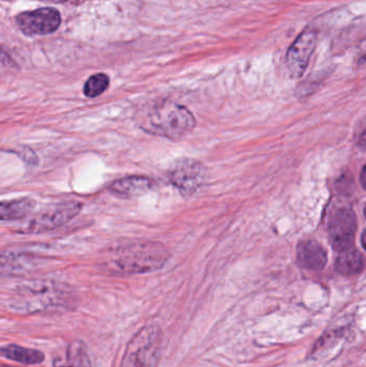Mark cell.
Instances as JSON below:
<instances>
[{
  "mask_svg": "<svg viewBox=\"0 0 366 367\" xmlns=\"http://www.w3.org/2000/svg\"><path fill=\"white\" fill-rule=\"evenodd\" d=\"M17 26L25 35H49L54 33L60 25V15L53 8L21 13L17 17Z\"/></svg>",
  "mask_w": 366,
  "mask_h": 367,
  "instance_id": "cell-8",
  "label": "cell"
},
{
  "mask_svg": "<svg viewBox=\"0 0 366 367\" xmlns=\"http://www.w3.org/2000/svg\"><path fill=\"white\" fill-rule=\"evenodd\" d=\"M168 257V250L159 243H131L112 251L104 268L115 275L143 274L163 268Z\"/></svg>",
  "mask_w": 366,
  "mask_h": 367,
  "instance_id": "cell-2",
  "label": "cell"
},
{
  "mask_svg": "<svg viewBox=\"0 0 366 367\" xmlns=\"http://www.w3.org/2000/svg\"><path fill=\"white\" fill-rule=\"evenodd\" d=\"M206 169L194 159H183L169 172V180L184 196L194 194L206 180Z\"/></svg>",
  "mask_w": 366,
  "mask_h": 367,
  "instance_id": "cell-7",
  "label": "cell"
},
{
  "mask_svg": "<svg viewBox=\"0 0 366 367\" xmlns=\"http://www.w3.org/2000/svg\"><path fill=\"white\" fill-rule=\"evenodd\" d=\"M67 293L54 282L37 280L17 287L10 298V309L21 315L44 313L63 307Z\"/></svg>",
  "mask_w": 366,
  "mask_h": 367,
  "instance_id": "cell-3",
  "label": "cell"
},
{
  "mask_svg": "<svg viewBox=\"0 0 366 367\" xmlns=\"http://www.w3.org/2000/svg\"><path fill=\"white\" fill-rule=\"evenodd\" d=\"M52 364L53 367H92L86 343L78 339L67 343L55 352Z\"/></svg>",
  "mask_w": 366,
  "mask_h": 367,
  "instance_id": "cell-11",
  "label": "cell"
},
{
  "mask_svg": "<svg viewBox=\"0 0 366 367\" xmlns=\"http://www.w3.org/2000/svg\"><path fill=\"white\" fill-rule=\"evenodd\" d=\"M297 259L302 268L310 271H319L326 266L328 255L324 247L314 239L301 243L297 249Z\"/></svg>",
  "mask_w": 366,
  "mask_h": 367,
  "instance_id": "cell-13",
  "label": "cell"
},
{
  "mask_svg": "<svg viewBox=\"0 0 366 367\" xmlns=\"http://www.w3.org/2000/svg\"><path fill=\"white\" fill-rule=\"evenodd\" d=\"M42 1H49V3H66L67 0H42Z\"/></svg>",
  "mask_w": 366,
  "mask_h": 367,
  "instance_id": "cell-19",
  "label": "cell"
},
{
  "mask_svg": "<svg viewBox=\"0 0 366 367\" xmlns=\"http://www.w3.org/2000/svg\"><path fill=\"white\" fill-rule=\"evenodd\" d=\"M361 185L362 187L365 188V166L363 167L361 171Z\"/></svg>",
  "mask_w": 366,
  "mask_h": 367,
  "instance_id": "cell-18",
  "label": "cell"
},
{
  "mask_svg": "<svg viewBox=\"0 0 366 367\" xmlns=\"http://www.w3.org/2000/svg\"><path fill=\"white\" fill-rule=\"evenodd\" d=\"M0 355L8 360L24 365H38L44 361V353L37 349L27 348L15 343L0 347Z\"/></svg>",
  "mask_w": 366,
  "mask_h": 367,
  "instance_id": "cell-14",
  "label": "cell"
},
{
  "mask_svg": "<svg viewBox=\"0 0 366 367\" xmlns=\"http://www.w3.org/2000/svg\"><path fill=\"white\" fill-rule=\"evenodd\" d=\"M41 260L28 251L9 250L0 253V278H17L38 268Z\"/></svg>",
  "mask_w": 366,
  "mask_h": 367,
  "instance_id": "cell-10",
  "label": "cell"
},
{
  "mask_svg": "<svg viewBox=\"0 0 366 367\" xmlns=\"http://www.w3.org/2000/svg\"><path fill=\"white\" fill-rule=\"evenodd\" d=\"M317 33L306 31L301 33L287 52L286 66L293 78H300L306 70L316 46Z\"/></svg>",
  "mask_w": 366,
  "mask_h": 367,
  "instance_id": "cell-9",
  "label": "cell"
},
{
  "mask_svg": "<svg viewBox=\"0 0 366 367\" xmlns=\"http://www.w3.org/2000/svg\"><path fill=\"white\" fill-rule=\"evenodd\" d=\"M364 239H365V232L362 233V246L365 247V242H364Z\"/></svg>",
  "mask_w": 366,
  "mask_h": 367,
  "instance_id": "cell-20",
  "label": "cell"
},
{
  "mask_svg": "<svg viewBox=\"0 0 366 367\" xmlns=\"http://www.w3.org/2000/svg\"><path fill=\"white\" fill-rule=\"evenodd\" d=\"M109 76L103 74L90 76L84 85V95L88 98H96L101 95L109 87Z\"/></svg>",
  "mask_w": 366,
  "mask_h": 367,
  "instance_id": "cell-17",
  "label": "cell"
},
{
  "mask_svg": "<svg viewBox=\"0 0 366 367\" xmlns=\"http://www.w3.org/2000/svg\"><path fill=\"white\" fill-rule=\"evenodd\" d=\"M357 228V217L352 210H338L328 223V241L332 248L338 254L351 248Z\"/></svg>",
  "mask_w": 366,
  "mask_h": 367,
  "instance_id": "cell-6",
  "label": "cell"
},
{
  "mask_svg": "<svg viewBox=\"0 0 366 367\" xmlns=\"http://www.w3.org/2000/svg\"><path fill=\"white\" fill-rule=\"evenodd\" d=\"M0 367H17V366H10V365H0Z\"/></svg>",
  "mask_w": 366,
  "mask_h": 367,
  "instance_id": "cell-21",
  "label": "cell"
},
{
  "mask_svg": "<svg viewBox=\"0 0 366 367\" xmlns=\"http://www.w3.org/2000/svg\"><path fill=\"white\" fill-rule=\"evenodd\" d=\"M82 210L78 201H64L45 206L24 225V232L40 234L50 232L68 223Z\"/></svg>",
  "mask_w": 366,
  "mask_h": 367,
  "instance_id": "cell-5",
  "label": "cell"
},
{
  "mask_svg": "<svg viewBox=\"0 0 366 367\" xmlns=\"http://www.w3.org/2000/svg\"><path fill=\"white\" fill-rule=\"evenodd\" d=\"M35 201L29 198L0 202V221H17L31 215L35 209Z\"/></svg>",
  "mask_w": 366,
  "mask_h": 367,
  "instance_id": "cell-15",
  "label": "cell"
},
{
  "mask_svg": "<svg viewBox=\"0 0 366 367\" xmlns=\"http://www.w3.org/2000/svg\"><path fill=\"white\" fill-rule=\"evenodd\" d=\"M137 123L145 133L178 140L194 129L196 119L183 105L163 101L138 112Z\"/></svg>",
  "mask_w": 366,
  "mask_h": 367,
  "instance_id": "cell-1",
  "label": "cell"
},
{
  "mask_svg": "<svg viewBox=\"0 0 366 367\" xmlns=\"http://www.w3.org/2000/svg\"><path fill=\"white\" fill-rule=\"evenodd\" d=\"M160 347L161 331L158 325H145L127 343L119 367H157Z\"/></svg>",
  "mask_w": 366,
  "mask_h": 367,
  "instance_id": "cell-4",
  "label": "cell"
},
{
  "mask_svg": "<svg viewBox=\"0 0 366 367\" xmlns=\"http://www.w3.org/2000/svg\"><path fill=\"white\" fill-rule=\"evenodd\" d=\"M363 268V257L353 246L340 253L336 258V271L344 276H353V275L360 274Z\"/></svg>",
  "mask_w": 366,
  "mask_h": 367,
  "instance_id": "cell-16",
  "label": "cell"
},
{
  "mask_svg": "<svg viewBox=\"0 0 366 367\" xmlns=\"http://www.w3.org/2000/svg\"><path fill=\"white\" fill-rule=\"evenodd\" d=\"M153 187V182L151 178L147 176H127L112 182L109 190L116 197L133 199L144 196Z\"/></svg>",
  "mask_w": 366,
  "mask_h": 367,
  "instance_id": "cell-12",
  "label": "cell"
}]
</instances>
